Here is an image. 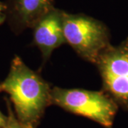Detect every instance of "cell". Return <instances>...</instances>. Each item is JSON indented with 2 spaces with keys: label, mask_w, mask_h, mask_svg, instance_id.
Masks as SVG:
<instances>
[{
  "label": "cell",
  "mask_w": 128,
  "mask_h": 128,
  "mask_svg": "<svg viewBox=\"0 0 128 128\" xmlns=\"http://www.w3.org/2000/svg\"><path fill=\"white\" fill-rule=\"evenodd\" d=\"M50 85L15 56L9 72L0 82V92L9 96V101L17 119L36 128L46 109L51 105Z\"/></svg>",
  "instance_id": "cell-1"
},
{
  "label": "cell",
  "mask_w": 128,
  "mask_h": 128,
  "mask_svg": "<svg viewBox=\"0 0 128 128\" xmlns=\"http://www.w3.org/2000/svg\"><path fill=\"white\" fill-rule=\"evenodd\" d=\"M51 105L73 114L87 118L105 128H112L118 110L117 105L103 90L84 89H51Z\"/></svg>",
  "instance_id": "cell-2"
},
{
  "label": "cell",
  "mask_w": 128,
  "mask_h": 128,
  "mask_svg": "<svg viewBox=\"0 0 128 128\" xmlns=\"http://www.w3.org/2000/svg\"><path fill=\"white\" fill-rule=\"evenodd\" d=\"M63 28L67 44L84 60L96 64L111 45L108 28L103 22L86 14L63 12Z\"/></svg>",
  "instance_id": "cell-3"
},
{
  "label": "cell",
  "mask_w": 128,
  "mask_h": 128,
  "mask_svg": "<svg viewBox=\"0 0 128 128\" xmlns=\"http://www.w3.org/2000/svg\"><path fill=\"white\" fill-rule=\"evenodd\" d=\"M95 65L100 75L102 90L128 112V36L117 46L110 45Z\"/></svg>",
  "instance_id": "cell-4"
},
{
  "label": "cell",
  "mask_w": 128,
  "mask_h": 128,
  "mask_svg": "<svg viewBox=\"0 0 128 128\" xmlns=\"http://www.w3.org/2000/svg\"><path fill=\"white\" fill-rule=\"evenodd\" d=\"M63 12L54 7L32 28L34 42L41 50L44 61L54 49L66 43L63 28Z\"/></svg>",
  "instance_id": "cell-5"
},
{
  "label": "cell",
  "mask_w": 128,
  "mask_h": 128,
  "mask_svg": "<svg viewBox=\"0 0 128 128\" xmlns=\"http://www.w3.org/2000/svg\"><path fill=\"white\" fill-rule=\"evenodd\" d=\"M7 4V18L16 29L32 28L54 8V0H11Z\"/></svg>",
  "instance_id": "cell-6"
},
{
  "label": "cell",
  "mask_w": 128,
  "mask_h": 128,
  "mask_svg": "<svg viewBox=\"0 0 128 128\" xmlns=\"http://www.w3.org/2000/svg\"><path fill=\"white\" fill-rule=\"evenodd\" d=\"M5 100L7 108V122L4 128H34L21 122L15 115L11 102L7 98H5Z\"/></svg>",
  "instance_id": "cell-7"
},
{
  "label": "cell",
  "mask_w": 128,
  "mask_h": 128,
  "mask_svg": "<svg viewBox=\"0 0 128 128\" xmlns=\"http://www.w3.org/2000/svg\"><path fill=\"white\" fill-rule=\"evenodd\" d=\"M7 4L0 2V25L4 23L7 18Z\"/></svg>",
  "instance_id": "cell-8"
},
{
  "label": "cell",
  "mask_w": 128,
  "mask_h": 128,
  "mask_svg": "<svg viewBox=\"0 0 128 128\" xmlns=\"http://www.w3.org/2000/svg\"><path fill=\"white\" fill-rule=\"evenodd\" d=\"M7 122V115H5L0 110V128H4Z\"/></svg>",
  "instance_id": "cell-9"
}]
</instances>
